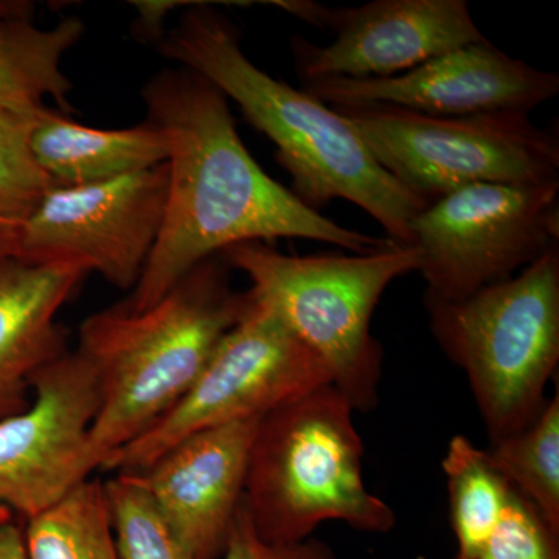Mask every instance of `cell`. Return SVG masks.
<instances>
[{
  "instance_id": "22",
  "label": "cell",
  "mask_w": 559,
  "mask_h": 559,
  "mask_svg": "<svg viewBox=\"0 0 559 559\" xmlns=\"http://www.w3.org/2000/svg\"><path fill=\"white\" fill-rule=\"evenodd\" d=\"M103 491L120 559H194L138 476L116 473Z\"/></svg>"
},
{
  "instance_id": "12",
  "label": "cell",
  "mask_w": 559,
  "mask_h": 559,
  "mask_svg": "<svg viewBox=\"0 0 559 559\" xmlns=\"http://www.w3.org/2000/svg\"><path fill=\"white\" fill-rule=\"evenodd\" d=\"M274 5L336 33L333 43L322 47L300 36L293 39L301 81L388 79L487 40L465 0H373L355 9H331L310 0Z\"/></svg>"
},
{
  "instance_id": "14",
  "label": "cell",
  "mask_w": 559,
  "mask_h": 559,
  "mask_svg": "<svg viewBox=\"0 0 559 559\" xmlns=\"http://www.w3.org/2000/svg\"><path fill=\"white\" fill-rule=\"evenodd\" d=\"M261 418L193 433L134 474L194 559L223 558Z\"/></svg>"
},
{
  "instance_id": "6",
  "label": "cell",
  "mask_w": 559,
  "mask_h": 559,
  "mask_svg": "<svg viewBox=\"0 0 559 559\" xmlns=\"http://www.w3.org/2000/svg\"><path fill=\"white\" fill-rule=\"evenodd\" d=\"M430 330L468 378L489 443L527 428L559 360V246L465 299L425 296Z\"/></svg>"
},
{
  "instance_id": "1",
  "label": "cell",
  "mask_w": 559,
  "mask_h": 559,
  "mask_svg": "<svg viewBox=\"0 0 559 559\" xmlns=\"http://www.w3.org/2000/svg\"><path fill=\"white\" fill-rule=\"evenodd\" d=\"M150 123L170 142L164 223L131 296L130 311L153 307L202 261L242 242L304 238L353 253L392 248L304 204L267 176L246 148L229 100L207 79L176 66L142 90Z\"/></svg>"
},
{
  "instance_id": "8",
  "label": "cell",
  "mask_w": 559,
  "mask_h": 559,
  "mask_svg": "<svg viewBox=\"0 0 559 559\" xmlns=\"http://www.w3.org/2000/svg\"><path fill=\"white\" fill-rule=\"evenodd\" d=\"M325 385H333L325 364L270 307L250 296L248 311L221 340L186 395L117 451L105 469L142 473L193 433L264 417Z\"/></svg>"
},
{
  "instance_id": "21",
  "label": "cell",
  "mask_w": 559,
  "mask_h": 559,
  "mask_svg": "<svg viewBox=\"0 0 559 559\" xmlns=\"http://www.w3.org/2000/svg\"><path fill=\"white\" fill-rule=\"evenodd\" d=\"M38 116L0 114V260L16 257L25 224L51 187L28 146Z\"/></svg>"
},
{
  "instance_id": "15",
  "label": "cell",
  "mask_w": 559,
  "mask_h": 559,
  "mask_svg": "<svg viewBox=\"0 0 559 559\" xmlns=\"http://www.w3.org/2000/svg\"><path fill=\"white\" fill-rule=\"evenodd\" d=\"M86 274L75 264L0 260V421L28 409L33 377L68 352L57 316Z\"/></svg>"
},
{
  "instance_id": "25",
  "label": "cell",
  "mask_w": 559,
  "mask_h": 559,
  "mask_svg": "<svg viewBox=\"0 0 559 559\" xmlns=\"http://www.w3.org/2000/svg\"><path fill=\"white\" fill-rule=\"evenodd\" d=\"M21 521L10 510L0 509V559H27Z\"/></svg>"
},
{
  "instance_id": "13",
  "label": "cell",
  "mask_w": 559,
  "mask_h": 559,
  "mask_svg": "<svg viewBox=\"0 0 559 559\" xmlns=\"http://www.w3.org/2000/svg\"><path fill=\"white\" fill-rule=\"evenodd\" d=\"M301 91L331 108L388 105L457 117L532 112L557 97L559 76L511 58L489 40L471 44L388 79L301 81Z\"/></svg>"
},
{
  "instance_id": "24",
  "label": "cell",
  "mask_w": 559,
  "mask_h": 559,
  "mask_svg": "<svg viewBox=\"0 0 559 559\" xmlns=\"http://www.w3.org/2000/svg\"><path fill=\"white\" fill-rule=\"evenodd\" d=\"M221 559H336L329 544L308 538L296 544H270L257 535L248 514L238 510L226 550Z\"/></svg>"
},
{
  "instance_id": "16",
  "label": "cell",
  "mask_w": 559,
  "mask_h": 559,
  "mask_svg": "<svg viewBox=\"0 0 559 559\" xmlns=\"http://www.w3.org/2000/svg\"><path fill=\"white\" fill-rule=\"evenodd\" d=\"M33 159L55 187L86 186L167 164L170 142L153 123L98 130L46 108L28 139Z\"/></svg>"
},
{
  "instance_id": "18",
  "label": "cell",
  "mask_w": 559,
  "mask_h": 559,
  "mask_svg": "<svg viewBox=\"0 0 559 559\" xmlns=\"http://www.w3.org/2000/svg\"><path fill=\"white\" fill-rule=\"evenodd\" d=\"M443 469L457 540L455 559H474L502 520L514 488L492 468L485 450L466 437L451 440Z\"/></svg>"
},
{
  "instance_id": "9",
  "label": "cell",
  "mask_w": 559,
  "mask_h": 559,
  "mask_svg": "<svg viewBox=\"0 0 559 559\" xmlns=\"http://www.w3.org/2000/svg\"><path fill=\"white\" fill-rule=\"evenodd\" d=\"M426 296L460 300L516 275L558 246L559 180L476 183L430 202L412 219Z\"/></svg>"
},
{
  "instance_id": "2",
  "label": "cell",
  "mask_w": 559,
  "mask_h": 559,
  "mask_svg": "<svg viewBox=\"0 0 559 559\" xmlns=\"http://www.w3.org/2000/svg\"><path fill=\"white\" fill-rule=\"evenodd\" d=\"M159 49L240 106L246 120L274 143L278 164L293 179L290 191L307 207L319 212L334 200L352 202L390 241L414 246L411 223L426 201L390 176L331 106L257 68L229 17L204 3L190 5L176 27L162 33Z\"/></svg>"
},
{
  "instance_id": "4",
  "label": "cell",
  "mask_w": 559,
  "mask_h": 559,
  "mask_svg": "<svg viewBox=\"0 0 559 559\" xmlns=\"http://www.w3.org/2000/svg\"><path fill=\"white\" fill-rule=\"evenodd\" d=\"M353 412L325 385L261 418L241 503L264 543H301L326 521L367 533L395 527L393 510L364 484Z\"/></svg>"
},
{
  "instance_id": "20",
  "label": "cell",
  "mask_w": 559,
  "mask_h": 559,
  "mask_svg": "<svg viewBox=\"0 0 559 559\" xmlns=\"http://www.w3.org/2000/svg\"><path fill=\"white\" fill-rule=\"evenodd\" d=\"M485 454L511 487L559 533V395L527 428L492 441Z\"/></svg>"
},
{
  "instance_id": "17",
  "label": "cell",
  "mask_w": 559,
  "mask_h": 559,
  "mask_svg": "<svg viewBox=\"0 0 559 559\" xmlns=\"http://www.w3.org/2000/svg\"><path fill=\"white\" fill-rule=\"evenodd\" d=\"M31 2L0 0V114L33 117L53 98L62 112H72V83L61 69L62 58L83 38L79 17H66L55 27L33 21Z\"/></svg>"
},
{
  "instance_id": "11",
  "label": "cell",
  "mask_w": 559,
  "mask_h": 559,
  "mask_svg": "<svg viewBox=\"0 0 559 559\" xmlns=\"http://www.w3.org/2000/svg\"><path fill=\"white\" fill-rule=\"evenodd\" d=\"M98 406L97 374L79 349L33 377L28 409L0 421V509L33 520L91 479Z\"/></svg>"
},
{
  "instance_id": "5",
  "label": "cell",
  "mask_w": 559,
  "mask_h": 559,
  "mask_svg": "<svg viewBox=\"0 0 559 559\" xmlns=\"http://www.w3.org/2000/svg\"><path fill=\"white\" fill-rule=\"evenodd\" d=\"M245 272L249 294L270 307L329 369L333 385L355 411L378 404L382 369L371 318L390 283L419 271L415 246L355 255H286L263 241L224 250Z\"/></svg>"
},
{
  "instance_id": "23",
  "label": "cell",
  "mask_w": 559,
  "mask_h": 559,
  "mask_svg": "<svg viewBox=\"0 0 559 559\" xmlns=\"http://www.w3.org/2000/svg\"><path fill=\"white\" fill-rule=\"evenodd\" d=\"M474 559H559V533L514 489L498 527Z\"/></svg>"
},
{
  "instance_id": "7",
  "label": "cell",
  "mask_w": 559,
  "mask_h": 559,
  "mask_svg": "<svg viewBox=\"0 0 559 559\" xmlns=\"http://www.w3.org/2000/svg\"><path fill=\"white\" fill-rule=\"evenodd\" d=\"M374 160L426 204L476 183L559 180V143L528 112L441 117L388 105L333 108Z\"/></svg>"
},
{
  "instance_id": "19",
  "label": "cell",
  "mask_w": 559,
  "mask_h": 559,
  "mask_svg": "<svg viewBox=\"0 0 559 559\" xmlns=\"http://www.w3.org/2000/svg\"><path fill=\"white\" fill-rule=\"evenodd\" d=\"M27 559H120L103 481L90 479L24 522Z\"/></svg>"
},
{
  "instance_id": "3",
  "label": "cell",
  "mask_w": 559,
  "mask_h": 559,
  "mask_svg": "<svg viewBox=\"0 0 559 559\" xmlns=\"http://www.w3.org/2000/svg\"><path fill=\"white\" fill-rule=\"evenodd\" d=\"M249 305L248 290L231 289L226 264L213 257L153 307L117 305L81 323L79 352L100 390L90 433L98 469L186 395Z\"/></svg>"
},
{
  "instance_id": "10",
  "label": "cell",
  "mask_w": 559,
  "mask_h": 559,
  "mask_svg": "<svg viewBox=\"0 0 559 559\" xmlns=\"http://www.w3.org/2000/svg\"><path fill=\"white\" fill-rule=\"evenodd\" d=\"M168 165L86 186H51L22 231L14 259L75 264L132 290L164 223Z\"/></svg>"
}]
</instances>
